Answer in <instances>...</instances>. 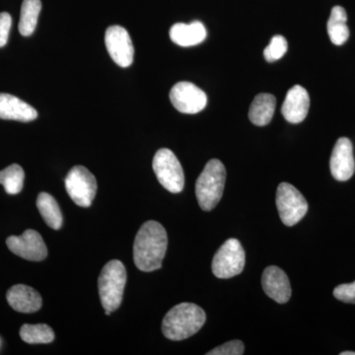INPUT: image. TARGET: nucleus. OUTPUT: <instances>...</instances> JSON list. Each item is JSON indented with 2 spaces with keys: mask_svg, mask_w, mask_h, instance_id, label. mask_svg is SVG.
Returning a JSON list of instances; mask_svg holds the SVG:
<instances>
[{
  "mask_svg": "<svg viewBox=\"0 0 355 355\" xmlns=\"http://www.w3.org/2000/svg\"><path fill=\"white\" fill-rule=\"evenodd\" d=\"M246 256L239 240L231 238L225 241L212 260V272L218 279H226L240 275L245 268Z\"/></svg>",
  "mask_w": 355,
  "mask_h": 355,
  "instance_id": "39448f33",
  "label": "nucleus"
},
{
  "mask_svg": "<svg viewBox=\"0 0 355 355\" xmlns=\"http://www.w3.org/2000/svg\"><path fill=\"white\" fill-rule=\"evenodd\" d=\"M6 245L13 254L32 261H41L48 256L43 238L37 231L26 230L22 235L7 238Z\"/></svg>",
  "mask_w": 355,
  "mask_h": 355,
  "instance_id": "9b49d317",
  "label": "nucleus"
},
{
  "mask_svg": "<svg viewBox=\"0 0 355 355\" xmlns=\"http://www.w3.org/2000/svg\"><path fill=\"white\" fill-rule=\"evenodd\" d=\"M38 112L31 105L16 96L0 93V119L28 123L36 120Z\"/></svg>",
  "mask_w": 355,
  "mask_h": 355,
  "instance_id": "dca6fc26",
  "label": "nucleus"
},
{
  "mask_svg": "<svg viewBox=\"0 0 355 355\" xmlns=\"http://www.w3.org/2000/svg\"><path fill=\"white\" fill-rule=\"evenodd\" d=\"M153 167L159 183L162 184L163 188L172 193H179L183 191V168L173 151L168 148L159 149L154 155Z\"/></svg>",
  "mask_w": 355,
  "mask_h": 355,
  "instance_id": "423d86ee",
  "label": "nucleus"
},
{
  "mask_svg": "<svg viewBox=\"0 0 355 355\" xmlns=\"http://www.w3.org/2000/svg\"><path fill=\"white\" fill-rule=\"evenodd\" d=\"M261 284L266 295L279 304H284L291 297L288 277L279 266H268L263 270Z\"/></svg>",
  "mask_w": 355,
  "mask_h": 355,
  "instance_id": "ddd939ff",
  "label": "nucleus"
},
{
  "mask_svg": "<svg viewBox=\"0 0 355 355\" xmlns=\"http://www.w3.org/2000/svg\"><path fill=\"white\" fill-rule=\"evenodd\" d=\"M277 207L284 225L294 226L302 220L308 211V202L292 184L282 183L277 188Z\"/></svg>",
  "mask_w": 355,
  "mask_h": 355,
  "instance_id": "0eeeda50",
  "label": "nucleus"
},
{
  "mask_svg": "<svg viewBox=\"0 0 355 355\" xmlns=\"http://www.w3.org/2000/svg\"><path fill=\"white\" fill-rule=\"evenodd\" d=\"M331 173L336 181H349L355 172L354 146L347 137H340L333 149L330 160Z\"/></svg>",
  "mask_w": 355,
  "mask_h": 355,
  "instance_id": "f8f14e48",
  "label": "nucleus"
},
{
  "mask_svg": "<svg viewBox=\"0 0 355 355\" xmlns=\"http://www.w3.org/2000/svg\"><path fill=\"white\" fill-rule=\"evenodd\" d=\"M24 178V171L18 164L8 166L0 171V184L4 187V190L9 195H17L23 190Z\"/></svg>",
  "mask_w": 355,
  "mask_h": 355,
  "instance_id": "5701e85b",
  "label": "nucleus"
},
{
  "mask_svg": "<svg viewBox=\"0 0 355 355\" xmlns=\"http://www.w3.org/2000/svg\"><path fill=\"white\" fill-rule=\"evenodd\" d=\"M11 25H12V18H11L10 14L0 13V48L6 46L8 41Z\"/></svg>",
  "mask_w": 355,
  "mask_h": 355,
  "instance_id": "bb28decb",
  "label": "nucleus"
},
{
  "mask_svg": "<svg viewBox=\"0 0 355 355\" xmlns=\"http://www.w3.org/2000/svg\"><path fill=\"white\" fill-rule=\"evenodd\" d=\"M340 355H355V352H343Z\"/></svg>",
  "mask_w": 355,
  "mask_h": 355,
  "instance_id": "cd10ccee",
  "label": "nucleus"
},
{
  "mask_svg": "<svg viewBox=\"0 0 355 355\" xmlns=\"http://www.w3.org/2000/svg\"><path fill=\"white\" fill-rule=\"evenodd\" d=\"M334 296L342 302L355 304V282L336 286L334 289Z\"/></svg>",
  "mask_w": 355,
  "mask_h": 355,
  "instance_id": "a878e982",
  "label": "nucleus"
},
{
  "mask_svg": "<svg viewBox=\"0 0 355 355\" xmlns=\"http://www.w3.org/2000/svg\"><path fill=\"white\" fill-rule=\"evenodd\" d=\"M168 237L165 228L157 221H147L140 227L133 244V261L141 272H150L162 266Z\"/></svg>",
  "mask_w": 355,
  "mask_h": 355,
  "instance_id": "f257e3e1",
  "label": "nucleus"
},
{
  "mask_svg": "<svg viewBox=\"0 0 355 355\" xmlns=\"http://www.w3.org/2000/svg\"><path fill=\"white\" fill-rule=\"evenodd\" d=\"M41 0H24L21 7L19 32L22 36L29 37L34 33L41 12Z\"/></svg>",
  "mask_w": 355,
  "mask_h": 355,
  "instance_id": "412c9836",
  "label": "nucleus"
},
{
  "mask_svg": "<svg viewBox=\"0 0 355 355\" xmlns=\"http://www.w3.org/2000/svg\"><path fill=\"white\" fill-rule=\"evenodd\" d=\"M244 343L241 340H231L224 345H219L211 352H207V355H242L244 354Z\"/></svg>",
  "mask_w": 355,
  "mask_h": 355,
  "instance_id": "393cba45",
  "label": "nucleus"
},
{
  "mask_svg": "<svg viewBox=\"0 0 355 355\" xmlns=\"http://www.w3.org/2000/svg\"><path fill=\"white\" fill-rule=\"evenodd\" d=\"M65 189L70 198L81 207L92 205L97 191L94 175L83 166H76L65 178Z\"/></svg>",
  "mask_w": 355,
  "mask_h": 355,
  "instance_id": "6e6552de",
  "label": "nucleus"
},
{
  "mask_svg": "<svg viewBox=\"0 0 355 355\" xmlns=\"http://www.w3.org/2000/svg\"><path fill=\"white\" fill-rule=\"evenodd\" d=\"M207 33L205 25L200 21H193L190 24L177 23L170 29V38L178 46H193L202 44L207 39Z\"/></svg>",
  "mask_w": 355,
  "mask_h": 355,
  "instance_id": "f3484780",
  "label": "nucleus"
},
{
  "mask_svg": "<svg viewBox=\"0 0 355 355\" xmlns=\"http://www.w3.org/2000/svg\"><path fill=\"white\" fill-rule=\"evenodd\" d=\"M310 108V97L307 90L300 85L289 89L282 105V114L288 123H302Z\"/></svg>",
  "mask_w": 355,
  "mask_h": 355,
  "instance_id": "4468645a",
  "label": "nucleus"
},
{
  "mask_svg": "<svg viewBox=\"0 0 355 355\" xmlns=\"http://www.w3.org/2000/svg\"><path fill=\"white\" fill-rule=\"evenodd\" d=\"M226 170L218 159H211L196 183L198 205L205 211H210L220 202L225 186Z\"/></svg>",
  "mask_w": 355,
  "mask_h": 355,
  "instance_id": "7ed1b4c3",
  "label": "nucleus"
},
{
  "mask_svg": "<svg viewBox=\"0 0 355 355\" xmlns=\"http://www.w3.org/2000/svg\"><path fill=\"white\" fill-rule=\"evenodd\" d=\"M7 302L20 313H35L41 309L43 300L38 291L32 287L17 284L7 291Z\"/></svg>",
  "mask_w": 355,
  "mask_h": 355,
  "instance_id": "2eb2a0df",
  "label": "nucleus"
},
{
  "mask_svg": "<svg viewBox=\"0 0 355 355\" xmlns=\"http://www.w3.org/2000/svg\"><path fill=\"white\" fill-rule=\"evenodd\" d=\"M127 284V272L121 261H109L103 268L98 280L100 300L106 315L118 309L123 301V291Z\"/></svg>",
  "mask_w": 355,
  "mask_h": 355,
  "instance_id": "20e7f679",
  "label": "nucleus"
},
{
  "mask_svg": "<svg viewBox=\"0 0 355 355\" xmlns=\"http://www.w3.org/2000/svg\"><path fill=\"white\" fill-rule=\"evenodd\" d=\"M277 107L275 96L261 93L256 96L250 107L249 119L254 125L265 127L272 121Z\"/></svg>",
  "mask_w": 355,
  "mask_h": 355,
  "instance_id": "a211bd4d",
  "label": "nucleus"
},
{
  "mask_svg": "<svg viewBox=\"0 0 355 355\" xmlns=\"http://www.w3.org/2000/svg\"><path fill=\"white\" fill-rule=\"evenodd\" d=\"M207 321V315L200 306L181 303L166 314L162 323L163 335L171 340H183L197 334Z\"/></svg>",
  "mask_w": 355,
  "mask_h": 355,
  "instance_id": "f03ea898",
  "label": "nucleus"
},
{
  "mask_svg": "<svg viewBox=\"0 0 355 355\" xmlns=\"http://www.w3.org/2000/svg\"><path fill=\"white\" fill-rule=\"evenodd\" d=\"M20 336L25 343L30 345L50 343L55 340L53 329L46 324H23L20 329Z\"/></svg>",
  "mask_w": 355,
  "mask_h": 355,
  "instance_id": "4be33fe9",
  "label": "nucleus"
},
{
  "mask_svg": "<svg viewBox=\"0 0 355 355\" xmlns=\"http://www.w3.org/2000/svg\"><path fill=\"white\" fill-rule=\"evenodd\" d=\"M105 44L112 60L119 67H128L133 62L135 48L130 34L121 26H111L105 34Z\"/></svg>",
  "mask_w": 355,
  "mask_h": 355,
  "instance_id": "9d476101",
  "label": "nucleus"
},
{
  "mask_svg": "<svg viewBox=\"0 0 355 355\" xmlns=\"http://www.w3.org/2000/svg\"><path fill=\"white\" fill-rule=\"evenodd\" d=\"M347 22V14L345 8L342 6L334 7L327 24V30L331 43L336 46H342L349 38V29Z\"/></svg>",
  "mask_w": 355,
  "mask_h": 355,
  "instance_id": "6ab92c4d",
  "label": "nucleus"
},
{
  "mask_svg": "<svg viewBox=\"0 0 355 355\" xmlns=\"http://www.w3.org/2000/svg\"><path fill=\"white\" fill-rule=\"evenodd\" d=\"M37 207L46 225L58 230L62 226V214L60 205L53 196L48 193H41L37 198Z\"/></svg>",
  "mask_w": 355,
  "mask_h": 355,
  "instance_id": "aec40b11",
  "label": "nucleus"
},
{
  "mask_svg": "<svg viewBox=\"0 0 355 355\" xmlns=\"http://www.w3.org/2000/svg\"><path fill=\"white\" fill-rule=\"evenodd\" d=\"M173 106L183 114H198L207 107V96L193 83L182 81L170 91Z\"/></svg>",
  "mask_w": 355,
  "mask_h": 355,
  "instance_id": "1a4fd4ad",
  "label": "nucleus"
},
{
  "mask_svg": "<svg viewBox=\"0 0 355 355\" xmlns=\"http://www.w3.org/2000/svg\"><path fill=\"white\" fill-rule=\"evenodd\" d=\"M287 49H288V44H287L286 39L284 36L277 35V36L272 37L270 44L263 51V57L266 62H275L286 55Z\"/></svg>",
  "mask_w": 355,
  "mask_h": 355,
  "instance_id": "b1692460",
  "label": "nucleus"
}]
</instances>
